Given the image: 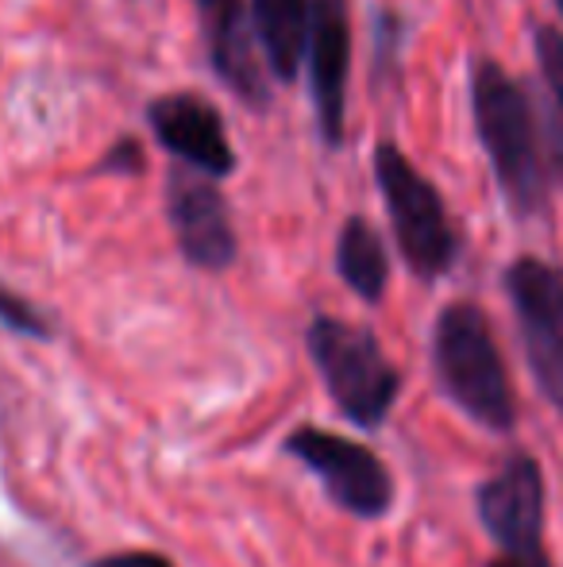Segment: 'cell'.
<instances>
[{
    "label": "cell",
    "instance_id": "11",
    "mask_svg": "<svg viewBox=\"0 0 563 567\" xmlns=\"http://www.w3.org/2000/svg\"><path fill=\"white\" fill-rule=\"evenodd\" d=\"M194 4L201 12V35L212 74L236 93V101L263 113L271 105V85L259 66L256 28H251L243 0H194Z\"/></svg>",
    "mask_w": 563,
    "mask_h": 567
},
{
    "label": "cell",
    "instance_id": "8",
    "mask_svg": "<svg viewBox=\"0 0 563 567\" xmlns=\"http://www.w3.org/2000/svg\"><path fill=\"white\" fill-rule=\"evenodd\" d=\"M482 529L502 553L544 548V471L529 452L505 455V463L475 491Z\"/></svg>",
    "mask_w": 563,
    "mask_h": 567
},
{
    "label": "cell",
    "instance_id": "9",
    "mask_svg": "<svg viewBox=\"0 0 563 567\" xmlns=\"http://www.w3.org/2000/svg\"><path fill=\"white\" fill-rule=\"evenodd\" d=\"M309 93L321 140L344 147L347 132V70H352V20L347 0H309Z\"/></svg>",
    "mask_w": 563,
    "mask_h": 567
},
{
    "label": "cell",
    "instance_id": "6",
    "mask_svg": "<svg viewBox=\"0 0 563 567\" xmlns=\"http://www.w3.org/2000/svg\"><path fill=\"white\" fill-rule=\"evenodd\" d=\"M285 452L321 478L329 502L344 509V514L359 517V522H375V517L390 514L394 506L390 467L367 444L347 441V436L329 433V429L301 425L285 436Z\"/></svg>",
    "mask_w": 563,
    "mask_h": 567
},
{
    "label": "cell",
    "instance_id": "14",
    "mask_svg": "<svg viewBox=\"0 0 563 567\" xmlns=\"http://www.w3.org/2000/svg\"><path fill=\"white\" fill-rule=\"evenodd\" d=\"M0 324H4L8 332H20V337H31V340H51L54 337L46 313H39L28 298H20L15 290H8L4 282H0Z\"/></svg>",
    "mask_w": 563,
    "mask_h": 567
},
{
    "label": "cell",
    "instance_id": "4",
    "mask_svg": "<svg viewBox=\"0 0 563 567\" xmlns=\"http://www.w3.org/2000/svg\"><path fill=\"white\" fill-rule=\"evenodd\" d=\"M375 182L386 202V213H390V228L406 267L421 282L444 278L459 259V231L451 225L440 189L402 155L394 140H378Z\"/></svg>",
    "mask_w": 563,
    "mask_h": 567
},
{
    "label": "cell",
    "instance_id": "17",
    "mask_svg": "<svg viewBox=\"0 0 563 567\" xmlns=\"http://www.w3.org/2000/svg\"><path fill=\"white\" fill-rule=\"evenodd\" d=\"M90 567H174V560L163 553H150V548H132V553L101 556V560H93Z\"/></svg>",
    "mask_w": 563,
    "mask_h": 567
},
{
    "label": "cell",
    "instance_id": "19",
    "mask_svg": "<svg viewBox=\"0 0 563 567\" xmlns=\"http://www.w3.org/2000/svg\"><path fill=\"white\" fill-rule=\"evenodd\" d=\"M556 12H560V20H563V0H556Z\"/></svg>",
    "mask_w": 563,
    "mask_h": 567
},
{
    "label": "cell",
    "instance_id": "7",
    "mask_svg": "<svg viewBox=\"0 0 563 567\" xmlns=\"http://www.w3.org/2000/svg\"><path fill=\"white\" fill-rule=\"evenodd\" d=\"M166 220L178 251L197 270H228L236 262V228L217 182L189 166L166 174Z\"/></svg>",
    "mask_w": 563,
    "mask_h": 567
},
{
    "label": "cell",
    "instance_id": "15",
    "mask_svg": "<svg viewBox=\"0 0 563 567\" xmlns=\"http://www.w3.org/2000/svg\"><path fill=\"white\" fill-rule=\"evenodd\" d=\"M533 47H536V62H541V74L549 82V93L556 101V113L563 124V31L552 23H541L533 31Z\"/></svg>",
    "mask_w": 563,
    "mask_h": 567
},
{
    "label": "cell",
    "instance_id": "12",
    "mask_svg": "<svg viewBox=\"0 0 563 567\" xmlns=\"http://www.w3.org/2000/svg\"><path fill=\"white\" fill-rule=\"evenodd\" d=\"M251 28L279 82L290 85L309 43V0H251Z\"/></svg>",
    "mask_w": 563,
    "mask_h": 567
},
{
    "label": "cell",
    "instance_id": "1",
    "mask_svg": "<svg viewBox=\"0 0 563 567\" xmlns=\"http://www.w3.org/2000/svg\"><path fill=\"white\" fill-rule=\"evenodd\" d=\"M471 113L475 132L490 158L505 205L513 217H549L560 163L549 155L544 127L529 90L494 59L471 62Z\"/></svg>",
    "mask_w": 563,
    "mask_h": 567
},
{
    "label": "cell",
    "instance_id": "18",
    "mask_svg": "<svg viewBox=\"0 0 563 567\" xmlns=\"http://www.w3.org/2000/svg\"><path fill=\"white\" fill-rule=\"evenodd\" d=\"M487 567H552V556L544 553V548H541V553H518V556L502 553L498 560H490Z\"/></svg>",
    "mask_w": 563,
    "mask_h": 567
},
{
    "label": "cell",
    "instance_id": "2",
    "mask_svg": "<svg viewBox=\"0 0 563 567\" xmlns=\"http://www.w3.org/2000/svg\"><path fill=\"white\" fill-rule=\"evenodd\" d=\"M432 374L440 394L490 433L518 425V394L487 313L475 301H451L432 324Z\"/></svg>",
    "mask_w": 563,
    "mask_h": 567
},
{
    "label": "cell",
    "instance_id": "3",
    "mask_svg": "<svg viewBox=\"0 0 563 567\" xmlns=\"http://www.w3.org/2000/svg\"><path fill=\"white\" fill-rule=\"evenodd\" d=\"M305 348L329 398L355 429H378L390 417L402 394V371L390 363L375 332L321 313L309 321Z\"/></svg>",
    "mask_w": 563,
    "mask_h": 567
},
{
    "label": "cell",
    "instance_id": "10",
    "mask_svg": "<svg viewBox=\"0 0 563 567\" xmlns=\"http://www.w3.org/2000/svg\"><path fill=\"white\" fill-rule=\"evenodd\" d=\"M147 124L158 147H166L181 166L205 178H228L236 171V147L228 140L225 116L201 93H163L147 105Z\"/></svg>",
    "mask_w": 563,
    "mask_h": 567
},
{
    "label": "cell",
    "instance_id": "13",
    "mask_svg": "<svg viewBox=\"0 0 563 567\" xmlns=\"http://www.w3.org/2000/svg\"><path fill=\"white\" fill-rule=\"evenodd\" d=\"M336 275L367 306H378L390 286V255L367 217H347L336 236Z\"/></svg>",
    "mask_w": 563,
    "mask_h": 567
},
{
    "label": "cell",
    "instance_id": "16",
    "mask_svg": "<svg viewBox=\"0 0 563 567\" xmlns=\"http://www.w3.org/2000/svg\"><path fill=\"white\" fill-rule=\"evenodd\" d=\"M143 166H147V158H143L139 140H121L105 158H101L97 171H105V174H139Z\"/></svg>",
    "mask_w": 563,
    "mask_h": 567
},
{
    "label": "cell",
    "instance_id": "5",
    "mask_svg": "<svg viewBox=\"0 0 563 567\" xmlns=\"http://www.w3.org/2000/svg\"><path fill=\"white\" fill-rule=\"evenodd\" d=\"M502 286L518 317L529 371L541 394L563 410V270L549 259L521 255L505 267Z\"/></svg>",
    "mask_w": 563,
    "mask_h": 567
}]
</instances>
